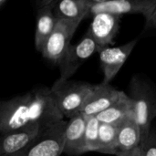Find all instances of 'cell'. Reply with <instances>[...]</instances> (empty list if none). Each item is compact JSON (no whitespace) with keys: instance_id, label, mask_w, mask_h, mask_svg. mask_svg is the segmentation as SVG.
Wrapping results in <instances>:
<instances>
[{"instance_id":"cell-7","label":"cell","mask_w":156,"mask_h":156,"mask_svg":"<svg viewBox=\"0 0 156 156\" xmlns=\"http://www.w3.org/2000/svg\"><path fill=\"white\" fill-rule=\"evenodd\" d=\"M137 39L119 47H107L99 52L100 65L103 72L102 83L110 84L118 74L137 44Z\"/></svg>"},{"instance_id":"cell-18","label":"cell","mask_w":156,"mask_h":156,"mask_svg":"<svg viewBox=\"0 0 156 156\" xmlns=\"http://www.w3.org/2000/svg\"><path fill=\"white\" fill-rule=\"evenodd\" d=\"M101 122L95 117H87L85 144L88 152H97L99 144V129Z\"/></svg>"},{"instance_id":"cell-19","label":"cell","mask_w":156,"mask_h":156,"mask_svg":"<svg viewBox=\"0 0 156 156\" xmlns=\"http://www.w3.org/2000/svg\"><path fill=\"white\" fill-rule=\"evenodd\" d=\"M144 156H156V133L151 132L149 137L142 144Z\"/></svg>"},{"instance_id":"cell-22","label":"cell","mask_w":156,"mask_h":156,"mask_svg":"<svg viewBox=\"0 0 156 156\" xmlns=\"http://www.w3.org/2000/svg\"><path fill=\"white\" fill-rule=\"evenodd\" d=\"M56 0H35V3H36V6L37 8H41L45 5H48L49 4H51L52 2H54Z\"/></svg>"},{"instance_id":"cell-17","label":"cell","mask_w":156,"mask_h":156,"mask_svg":"<svg viewBox=\"0 0 156 156\" xmlns=\"http://www.w3.org/2000/svg\"><path fill=\"white\" fill-rule=\"evenodd\" d=\"M119 124L101 122L99 129L98 153L117 155L118 148V130Z\"/></svg>"},{"instance_id":"cell-24","label":"cell","mask_w":156,"mask_h":156,"mask_svg":"<svg viewBox=\"0 0 156 156\" xmlns=\"http://www.w3.org/2000/svg\"><path fill=\"white\" fill-rule=\"evenodd\" d=\"M6 1H7V0H0V5H1V6H3Z\"/></svg>"},{"instance_id":"cell-1","label":"cell","mask_w":156,"mask_h":156,"mask_svg":"<svg viewBox=\"0 0 156 156\" xmlns=\"http://www.w3.org/2000/svg\"><path fill=\"white\" fill-rule=\"evenodd\" d=\"M62 120L48 87L35 88L0 104V134L22 128L45 130Z\"/></svg>"},{"instance_id":"cell-5","label":"cell","mask_w":156,"mask_h":156,"mask_svg":"<svg viewBox=\"0 0 156 156\" xmlns=\"http://www.w3.org/2000/svg\"><path fill=\"white\" fill-rule=\"evenodd\" d=\"M80 22V20L57 18L54 30L40 52L43 58L58 66L68 50L70 40Z\"/></svg>"},{"instance_id":"cell-14","label":"cell","mask_w":156,"mask_h":156,"mask_svg":"<svg viewBox=\"0 0 156 156\" xmlns=\"http://www.w3.org/2000/svg\"><path fill=\"white\" fill-rule=\"evenodd\" d=\"M142 146V132L134 113L125 118L119 125V152H127Z\"/></svg>"},{"instance_id":"cell-11","label":"cell","mask_w":156,"mask_h":156,"mask_svg":"<svg viewBox=\"0 0 156 156\" xmlns=\"http://www.w3.org/2000/svg\"><path fill=\"white\" fill-rule=\"evenodd\" d=\"M155 2L156 0H109L93 4L90 15L105 12L120 16L127 14H141L144 16Z\"/></svg>"},{"instance_id":"cell-6","label":"cell","mask_w":156,"mask_h":156,"mask_svg":"<svg viewBox=\"0 0 156 156\" xmlns=\"http://www.w3.org/2000/svg\"><path fill=\"white\" fill-rule=\"evenodd\" d=\"M100 48L95 40L87 32L76 44L69 45L63 58L58 65L59 69V79L69 80L94 53L100 52Z\"/></svg>"},{"instance_id":"cell-10","label":"cell","mask_w":156,"mask_h":156,"mask_svg":"<svg viewBox=\"0 0 156 156\" xmlns=\"http://www.w3.org/2000/svg\"><path fill=\"white\" fill-rule=\"evenodd\" d=\"M86 123L87 117L81 113L69 119L64 133V154L79 156L88 153L85 144Z\"/></svg>"},{"instance_id":"cell-3","label":"cell","mask_w":156,"mask_h":156,"mask_svg":"<svg viewBox=\"0 0 156 156\" xmlns=\"http://www.w3.org/2000/svg\"><path fill=\"white\" fill-rule=\"evenodd\" d=\"M95 84L85 81L58 79L50 90L55 103L65 119H70L80 111Z\"/></svg>"},{"instance_id":"cell-8","label":"cell","mask_w":156,"mask_h":156,"mask_svg":"<svg viewBox=\"0 0 156 156\" xmlns=\"http://www.w3.org/2000/svg\"><path fill=\"white\" fill-rule=\"evenodd\" d=\"M92 16L93 18L88 33L101 50L113 44L114 38L119 32L121 16L105 12L96 14Z\"/></svg>"},{"instance_id":"cell-2","label":"cell","mask_w":156,"mask_h":156,"mask_svg":"<svg viewBox=\"0 0 156 156\" xmlns=\"http://www.w3.org/2000/svg\"><path fill=\"white\" fill-rule=\"evenodd\" d=\"M129 96L133 102V112L142 132V144L152 132L156 118V88L147 78L133 75L129 84Z\"/></svg>"},{"instance_id":"cell-20","label":"cell","mask_w":156,"mask_h":156,"mask_svg":"<svg viewBox=\"0 0 156 156\" xmlns=\"http://www.w3.org/2000/svg\"><path fill=\"white\" fill-rule=\"evenodd\" d=\"M145 18V28L146 29H155L156 28V2L149 11L144 16Z\"/></svg>"},{"instance_id":"cell-21","label":"cell","mask_w":156,"mask_h":156,"mask_svg":"<svg viewBox=\"0 0 156 156\" xmlns=\"http://www.w3.org/2000/svg\"><path fill=\"white\" fill-rule=\"evenodd\" d=\"M116 156H144V151L142 146L132 150V151H127V152H119Z\"/></svg>"},{"instance_id":"cell-15","label":"cell","mask_w":156,"mask_h":156,"mask_svg":"<svg viewBox=\"0 0 156 156\" xmlns=\"http://www.w3.org/2000/svg\"><path fill=\"white\" fill-rule=\"evenodd\" d=\"M92 3L90 0H58L54 6L57 18L82 21L90 15Z\"/></svg>"},{"instance_id":"cell-16","label":"cell","mask_w":156,"mask_h":156,"mask_svg":"<svg viewBox=\"0 0 156 156\" xmlns=\"http://www.w3.org/2000/svg\"><path fill=\"white\" fill-rule=\"evenodd\" d=\"M133 113H134L133 100L128 94L122 91L117 101H115L110 108L99 113L95 117L103 123L119 124Z\"/></svg>"},{"instance_id":"cell-12","label":"cell","mask_w":156,"mask_h":156,"mask_svg":"<svg viewBox=\"0 0 156 156\" xmlns=\"http://www.w3.org/2000/svg\"><path fill=\"white\" fill-rule=\"evenodd\" d=\"M43 131L39 128H22L1 134L0 156L17 155Z\"/></svg>"},{"instance_id":"cell-23","label":"cell","mask_w":156,"mask_h":156,"mask_svg":"<svg viewBox=\"0 0 156 156\" xmlns=\"http://www.w3.org/2000/svg\"><path fill=\"white\" fill-rule=\"evenodd\" d=\"M92 4H98V3H102V2H106L109 0H90Z\"/></svg>"},{"instance_id":"cell-13","label":"cell","mask_w":156,"mask_h":156,"mask_svg":"<svg viewBox=\"0 0 156 156\" xmlns=\"http://www.w3.org/2000/svg\"><path fill=\"white\" fill-rule=\"evenodd\" d=\"M57 1L58 0L37 9L35 30V48L38 52L42 51L47 39L54 30L57 21V17L54 15V6Z\"/></svg>"},{"instance_id":"cell-9","label":"cell","mask_w":156,"mask_h":156,"mask_svg":"<svg viewBox=\"0 0 156 156\" xmlns=\"http://www.w3.org/2000/svg\"><path fill=\"white\" fill-rule=\"evenodd\" d=\"M122 90H118L111 84H95L92 91L85 101L80 113L86 117L96 116L110 108L122 95Z\"/></svg>"},{"instance_id":"cell-4","label":"cell","mask_w":156,"mask_h":156,"mask_svg":"<svg viewBox=\"0 0 156 156\" xmlns=\"http://www.w3.org/2000/svg\"><path fill=\"white\" fill-rule=\"evenodd\" d=\"M66 125L67 121L62 120L47 128L16 156H60L64 152Z\"/></svg>"}]
</instances>
